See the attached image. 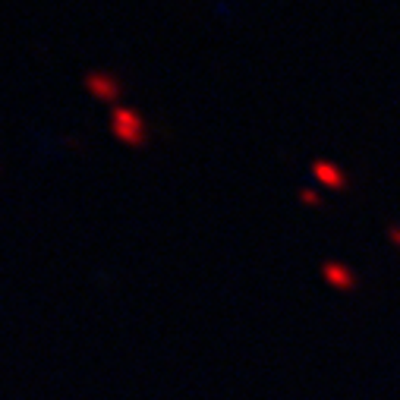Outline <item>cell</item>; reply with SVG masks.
<instances>
[{
  "instance_id": "6da1fadb",
  "label": "cell",
  "mask_w": 400,
  "mask_h": 400,
  "mask_svg": "<svg viewBox=\"0 0 400 400\" xmlns=\"http://www.w3.org/2000/svg\"><path fill=\"white\" fill-rule=\"evenodd\" d=\"M114 133L126 145H142L145 142V130H142V117L133 111H117L114 114Z\"/></svg>"
},
{
  "instance_id": "7a4b0ae2",
  "label": "cell",
  "mask_w": 400,
  "mask_h": 400,
  "mask_svg": "<svg viewBox=\"0 0 400 400\" xmlns=\"http://www.w3.org/2000/svg\"><path fill=\"white\" fill-rule=\"evenodd\" d=\"M85 85H89V92L101 101H114L120 95V83L111 73H89V76H85Z\"/></svg>"
},
{
  "instance_id": "3957f363",
  "label": "cell",
  "mask_w": 400,
  "mask_h": 400,
  "mask_svg": "<svg viewBox=\"0 0 400 400\" xmlns=\"http://www.w3.org/2000/svg\"><path fill=\"white\" fill-rule=\"evenodd\" d=\"M315 177H318V180H325L328 186H337V189L344 186L341 171H334V164H325V161H318V164H315Z\"/></svg>"
},
{
  "instance_id": "277c9868",
  "label": "cell",
  "mask_w": 400,
  "mask_h": 400,
  "mask_svg": "<svg viewBox=\"0 0 400 400\" xmlns=\"http://www.w3.org/2000/svg\"><path fill=\"white\" fill-rule=\"evenodd\" d=\"M325 274H328L331 284H337V287H353V277H350V271H344V265H328Z\"/></svg>"
}]
</instances>
